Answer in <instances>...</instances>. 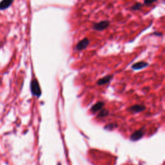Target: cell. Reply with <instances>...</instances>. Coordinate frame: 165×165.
Masks as SVG:
<instances>
[{
	"label": "cell",
	"mask_w": 165,
	"mask_h": 165,
	"mask_svg": "<svg viewBox=\"0 0 165 165\" xmlns=\"http://www.w3.org/2000/svg\"><path fill=\"white\" fill-rule=\"evenodd\" d=\"M108 114V112L107 110H101L100 113V114H99V117H105L106 116H107Z\"/></svg>",
	"instance_id": "cell-12"
},
{
	"label": "cell",
	"mask_w": 165,
	"mask_h": 165,
	"mask_svg": "<svg viewBox=\"0 0 165 165\" xmlns=\"http://www.w3.org/2000/svg\"><path fill=\"white\" fill-rule=\"evenodd\" d=\"M113 78V75H107L103 78H102L101 79H99L97 81V85H106V84H107L108 83H110L112 80Z\"/></svg>",
	"instance_id": "cell-5"
},
{
	"label": "cell",
	"mask_w": 165,
	"mask_h": 165,
	"mask_svg": "<svg viewBox=\"0 0 165 165\" xmlns=\"http://www.w3.org/2000/svg\"><path fill=\"white\" fill-rule=\"evenodd\" d=\"M14 0H3L0 3V10H4L8 8L12 4Z\"/></svg>",
	"instance_id": "cell-8"
},
{
	"label": "cell",
	"mask_w": 165,
	"mask_h": 165,
	"mask_svg": "<svg viewBox=\"0 0 165 165\" xmlns=\"http://www.w3.org/2000/svg\"><path fill=\"white\" fill-rule=\"evenodd\" d=\"M148 66H149V63L148 62L141 61L136 62V63L132 65L131 68L134 70V71H140V70L146 68V67H148Z\"/></svg>",
	"instance_id": "cell-3"
},
{
	"label": "cell",
	"mask_w": 165,
	"mask_h": 165,
	"mask_svg": "<svg viewBox=\"0 0 165 165\" xmlns=\"http://www.w3.org/2000/svg\"><path fill=\"white\" fill-rule=\"evenodd\" d=\"M104 106V102H98L96 105H94L91 108L92 112H96L98 110H100Z\"/></svg>",
	"instance_id": "cell-10"
},
{
	"label": "cell",
	"mask_w": 165,
	"mask_h": 165,
	"mask_svg": "<svg viewBox=\"0 0 165 165\" xmlns=\"http://www.w3.org/2000/svg\"><path fill=\"white\" fill-rule=\"evenodd\" d=\"M146 109V107L142 105H134L132 106L129 108L128 110L133 113H139L144 111Z\"/></svg>",
	"instance_id": "cell-4"
},
{
	"label": "cell",
	"mask_w": 165,
	"mask_h": 165,
	"mask_svg": "<svg viewBox=\"0 0 165 165\" xmlns=\"http://www.w3.org/2000/svg\"><path fill=\"white\" fill-rule=\"evenodd\" d=\"M157 1V0H143V4L146 6H150Z\"/></svg>",
	"instance_id": "cell-11"
},
{
	"label": "cell",
	"mask_w": 165,
	"mask_h": 165,
	"mask_svg": "<svg viewBox=\"0 0 165 165\" xmlns=\"http://www.w3.org/2000/svg\"><path fill=\"white\" fill-rule=\"evenodd\" d=\"M110 25V21L108 20H104L95 23L92 28L96 31H102L106 30Z\"/></svg>",
	"instance_id": "cell-1"
},
{
	"label": "cell",
	"mask_w": 165,
	"mask_h": 165,
	"mask_svg": "<svg viewBox=\"0 0 165 165\" xmlns=\"http://www.w3.org/2000/svg\"><path fill=\"white\" fill-rule=\"evenodd\" d=\"M144 135L143 130H139L134 132L132 135H131L130 139L132 141H137L139 139H140Z\"/></svg>",
	"instance_id": "cell-7"
},
{
	"label": "cell",
	"mask_w": 165,
	"mask_h": 165,
	"mask_svg": "<svg viewBox=\"0 0 165 165\" xmlns=\"http://www.w3.org/2000/svg\"><path fill=\"white\" fill-rule=\"evenodd\" d=\"M143 6H144L143 3L140 2H137L136 3H135V4L132 5L130 7V10L132 11H138L139 10H141Z\"/></svg>",
	"instance_id": "cell-9"
},
{
	"label": "cell",
	"mask_w": 165,
	"mask_h": 165,
	"mask_svg": "<svg viewBox=\"0 0 165 165\" xmlns=\"http://www.w3.org/2000/svg\"><path fill=\"white\" fill-rule=\"evenodd\" d=\"M152 35H154L156 36H157V37H161V36H163V33L160 32H154L152 33Z\"/></svg>",
	"instance_id": "cell-13"
},
{
	"label": "cell",
	"mask_w": 165,
	"mask_h": 165,
	"mask_svg": "<svg viewBox=\"0 0 165 165\" xmlns=\"http://www.w3.org/2000/svg\"><path fill=\"white\" fill-rule=\"evenodd\" d=\"M31 91L32 94L34 95V96L39 97L41 96V89H40V86L39 83L38 82L37 79H33L31 83Z\"/></svg>",
	"instance_id": "cell-2"
},
{
	"label": "cell",
	"mask_w": 165,
	"mask_h": 165,
	"mask_svg": "<svg viewBox=\"0 0 165 165\" xmlns=\"http://www.w3.org/2000/svg\"><path fill=\"white\" fill-rule=\"evenodd\" d=\"M89 40L88 39V38H85L83 40H81L80 42L78 43V45L76 46V49L78 50H83L84 49H85L88 45H89Z\"/></svg>",
	"instance_id": "cell-6"
}]
</instances>
